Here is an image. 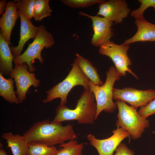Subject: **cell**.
I'll list each match as a JSON object with an SVG mask.
<instances>
[{"label":"cell","instance_id":"52a82bcc","mask_svg":"<svg viewBox=\"0 0 155 155\" xmlns=\"http://www.w3.org/2000/svg\"><path fill=\"white\" fill-rule=\"evenodd\" d=\"M129 48V45L118 44L110 40L99 47L98 53L111 59L120 76L125 75L128 72L138 79L137 76L129 67L132 63L127 54Z\"/></svg>","mask_w":155,"mask_h":155},{"label":"cell","instance_id":"cb8c5ba5","mask_svg":"<svg viewBox=\"0 0 155 155\" xmlns=\"http://www.w3.org/2000/svg\"><path fill=\"white\" fill-rule=\"evenodd\" d=\"M103 0H61L65 5L71 8L87 7L96 3L104 2Z\"/></svg>","mask_w":155,"mask_h":155},{"label":"cell","instance_id":"2e32d148","mask_svg":"<svg viewBox=\"0 0 155 155\" xmlns=\"http://www.w3.org/2000/svg\"><path fill=\"white\" fill-rule=\"evenodd\" d=\"M1 137L6 140L7 147L10 148L13 155L27 154L28 143L23 135L9 132L3 133Z\"/></svg>","mask_w":155,"mask_h":155},{"label":"cell","instance_id":"ffe728a7","mask_svg":"<svg viewBox=\"0 0 155 155\" xmlns=\"http://www.w3.org/2000/svg\"><path fill=\"white\" fill-rule=\"evenodd\" d=\"M84 144L79 143L76 140H70L59 145L57 155H82Z\"/></svg>","mask_w":155,"mask_h":155},{"label":"cell","instance_id":"4316f807","mask_svg":"<svg viewBox=\"0 0 155 155\" xmlns=\"http://www.w3.org/2000/svg\"><path fill=\"white\" fill-rule=\"evenodd\" d=\"M114 155H134L133 152L124 143H121L115 149Z\"/></svg>","mask_w":155,"mask_h":155},{"label":"cell","instance_id":"f1b7e54d","mask_svg":"<svg viewBox=\"0 0 155 155\" xmlns=\"http://www.w3.org/2000/svg\"><path fill=\"white\" fill-rule=\"evenodd\" d=\"M0 155H7L6 152L2 148L0 150Z\"/></svg>","mask_w":155,"mask_h":155},{"label":"cell","instance_id":"603a6c76","mask_svg":"<svg viewBox=\"0 0 155 155\" xmlns=\"http://www.w3.org/2000/svg\"><path fill=\"white\" fill-rule=\"evenodd\" d=\"M14 1L17 9L26 19L31 20L33 16V12L36 0Z\"/></svg>","mask_w":155,"mask_h":155},{"label":"cell","instance_id":"e0dca14e","mask_svg":"<svg viewBox=\"0 0 155 155\" xmlns=\"http://www.w3.org/2000/svg\"><path fill=\"white\" fill-rule=\"evenodd\" d=\"M14 57L8 43L0 33V71L3 75L10 76L13 71L12 62Z\"/></svg>","mask_w":155,"mask_h":155},{"label":"cell","instance_id":"d4e9b609","mask_svg":"<svg viewBox=\"0 0 155 155\" xmlns=\"http://www.w3.org/2000/svg\"><path fill=\"white\" fill-rule=\"evenodd\" d=\"M138 1L141 3L140 7L131 12V16L135 19L144 18L143 13L149 7H153L155 11V0H139Z\"/></svg>","mask_w":155,"mask_h":155},{"label":"cell","instance_id":"8992f818","mask_svg":"<svg viewBox=\"0 0 155 155\" xmlns=\"http://www.w3.org/2000/svg\"><path fill=\"white\" fill-rule=\"evenodd\" d=\"M55 41L52 34L46 30L43 25L39 26V31L33 41L28 44L25 51L21 55L14 57L13 62L15 64L26 63L30 72L35 71L36 69L32 64V62L37 59L41 64L43 63L41 52L44 48H51L55 44Z\"/></svg>","mask_w":155,"mask_h":155},{"label":"cell","instance_id":"5b68a950","mask_svg":"<svg viewBox=\"0 0 155 155\" xmlns=\"http://www.w3.org/2000/svg\"><path fill=\"white\" fill-rule=\"evenodd\" d=\"M115 103L118 109L116 126L128 132L134 140L140 137L145 129L149 126L148 120L140 116L136 109L125 102L117 100Z\"/></svg>","mask_w":155,"mask_h":155},{"label":"cell","instance_id":"4fadbf2b","mask_svg":"<svg viewBox=\"0 0 155 155\" xmlns=\"http://www.w3.org/2000/svg\"><path fill=\"white\" fill-rule=\"evenodd\" d=\"M20 20V39L16 46L10 47L11 51L14 57L22 54L23 48L26 43L30 39H34L39 31V26L33 25L31 20L26 18L18 9Z\"/></svg>","mask_w":155,"mask_h":155},{"label":"cell","instance_id":"6da1fadb","mask_svg":"<svg viewBox=\"0 0 155 155\" xmlns=\"http://www.w3.org/2000/svg\"><path fill=\"white\" fill-rule=\"evenodd\" d=\"M23 135L28 143H37L50 147L78 138L73 124L63 126L61 122H53L49 119L34 123Z\"/></svg>","mask_w":155,"mask_h":155},{"label":"cell","instance_id":"7c38bea8","mask_svg":"<svg viewBox=\"0 0 155 155\" xmlns=\"http://www.w3.org/2000/svg\"><path fill=\"white\" fill-rule=\"evenodd\" d=\"M79 14L89 18L92 21L94 31L91 41L92 45L100 47L110 40L114 34L111 28L113 22L104 17L90 16L82 11H80Z\"/></svg>","mask_w":155,"mask_h":155},{"label":"cell","instance_id":"9a60e30c","mask_svg":"<svg viewBox=\"0 0 155 155\" xmlns=\"http://www.w3.org/2000/svg\"><path fill=\"white\" fill-rule=\"evenodd\" d=\"M135 23L137 27V32L123 44L129 45L137 42H155V24L147 21L144 18L135 19Z\"/></svg>","mask_w":155,"mask_h":155},{"label":"cell","instance_id":"3957f363","mask_svg":"<svg viewBox=\"0 0 155 155\" xmlns=\"http://www.w3.org/2000/svg\"><path fill=\"white\" fill-rule=\"evenodd\" d=\"M106 75V80L101 86L96 85L89 82L90 90L94 94L97 105L95 120L102 111L111 113L117 107L113 101V91L115 82L120 80V76L113 65L110 67Z\"/></svg>","mask_w":155,"mask_h":155},{"label":"cell","instance_id":"f546056e","mask_svg":"<svg viewBox=\"0 0 155 155\" xmlns=\"http://www.w3.org/2000/svg\"><path fill=\"white\" fill-rule=\"evenodd\" d=\"M26 155H27V154Z\"/></svg>","mask_w":155,"mask_h":155},{"label":"cell","instance_id":"ba28073f","mask_svg":"<svg viewBox=\"0 0 155 155\" xmlns=\"http://www.w3.org/2000/svg\"><path fill=\"white\" fill-rule=\"evenodd\" d=\"M114 99L128 103L135 109L146 105L155 98V90H141L127 87L122 89L113 88Z\"/></svg>","mask_w":155,"mask_h":155},{"label":"cell","instance_id":"44dd1931","mask_svg":"<svg viewBox=\"0 0 155 155\" xmlns=\"http://www.w3.org/2000/svg\"><path fill=\"white\" fill-rule=\"evenodd\" d=\"M59 149L55 146H48L34 143H29L27 155H57Z\"/></svg>","mask_w":155,"mask_h":155},{"label":"cell","instance_id":"7a4b0ae2","mask_svg":"<svg viewBox=\"0 0 155 155\" xmlns=\"http://www.w3.org/2000/svg\"><path fill=\"white\" fill-rule=\"evenodd\" d=\"M96 110L94 94L90 90H85L77 100L75 108L70 109L65 104L58 105L55 111L56 115L51 121L76 120L80 124H93Z\"/></svg>","mask_w":155,"mask_h":155},{"label":"cell","instance_id":"7402d4cb","mask_svg":"<svg viewBox=\"0 0 155 155\" xmlns=\"http://www.w3.org/2000/svg\"><path fill=\"white\" fill-rule=\"evenodd\" d=\"M49 0H36L33 16L35 21H40L51 16L52 10L49 7Z\"/></svg>","mask_w":155,"mask_h":155},{"label":"cell","instance_id":"d6986e66","mask_svg":"<svg viewBox=\"0 0 155 155\" xmlns=\"http://www.w3.org/2000/svg\"><path fill=\"white\" fill-rule=\"evenodd\" d=\"M14 81L11 78L7 79L0 73V95L11 104H19V99L14 90Z\"/></svg>","mask_w":155,"mask_h":155},{"label":"cell","instance_id":"ac0fdd59","mask_svg":"<svg viewBox=\"0 0 155 155\" xmlns=\"http://www.w3.org/2000/svg\"><path fill=\"white\" fill-rule=\"evenodd\" d=\"M78 66L84 75L92 83L101 86L103 82L100 78L97 70L88 59L78 54H76Z\"/></svg>","mask_w":155,"mask_h":155},{"label":"cell","instance_id":"30bf717a","mask_svg":"<svg viewBox=\"0 0 155 155\" xmlns=\"http://www.w3.org/2000/svg\"><path fill=\"white\" fill-rule=\"evenodd\" d=\"M112 133L111 137L104 139H98L91 133L88 134L87 137L90 144L96 149L99 155H113L121 142L126 138H130V135L127 131L119 127L113 130Z\"/></svg>","mask_w":155,"mask_h":155},{"label":"cell","instance_id":"83f0119b","mask_svg":"<svg viewBox=\"0 0 155 155\" xmlns=\"http://www.w3.org/2000/svg\"><path fill=\"white\" fill-rule=\"evenodd\" d=\"M5 0H0V15L3 14L5 12L7 3Z\"/></svg>","mask_w":155,"mask_h":155},{"label":"cell","instance_id":"484cf974","mask_svg":"<svg viewBox=\"0 0 155 155\" xmlns=\"http://www.w3.org/2000/svg\"><path fill=\"white\" fill-rule=\"evenodd\" d=\"M137 112L140 116L145 118L155 114V98L146 105L140 107Z\"/></svg>","mask_w":155,"mask_h":155},{"label":"cell","instance_id":"8fae6325","mask_svg":"<svg viewBox=\"0 0 155 155\" xmlns=\"http://www.w3.org/2000/svg\"><path fill=\"white\" fill-rule=\"evenodd\" d=\"M130 11L124 0L105 1L99 4L98 11L96 15L103 17L116 24L121 23L127 17Z\"/></svg>","mask_w":155,"mask_h":155},{"label":"cell","instance_id":"277c9868","mask_svg":"<svg viewBox=\"0 0 155 155\" xmlns=\"http://www.w3.org/2000/svg\"><path fill=\"white\" fill-rule=\"evenodd\" d=\"M89 81L80 69L75 58L72 64L71 69L66 78L46 92V97L42 102L47 103L59 98L61 99L60 104H65L67 103L68 94L73 87L81 85L84 90H90Z\"/></svg>","mask_w":155,"mask_h":155},{"label":"cell","instance_id":"9c48e42d","mask_svg":"<svg viewBox=\"0 0 155 155\" xmlns=\"http://www.w3.org/2000/svg\"><path fill=\"white\" fill-rule=\"evenodd\" d=\"M28 69V66L26 63L15 64L10 76L14 80L20 103L26 100V92L30 86L36 88L40 85V82L36 78L35 74L30 72Z\"/></svg>","mask_w":155,"mask_h":155},{"label":"cell","instance_id":"5bb4252c","mask_svg":"<svg viewBox=\"0 0 155 155\" xmlns=\"http://www.w3.org/2000/svg\"><path fill=\"white\" fill-rule=\"evenodd\" d=\"M16 3L9 1L7 3L4 13L0 18L1 32L4 40L10 45L11 35L12 30L15 26L16 21L20 17Z\"/></svg>","mask_w":155,"mask_h":155}]
</instances>
